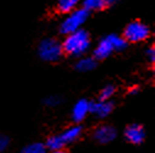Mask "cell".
<instances>
[{
	"mask_svg": "<svg viewBox=\"0 0 155 153\" xmlns=\"http://www.w3.org/2000/svg\"><path fill=\"white\" fill-rule=\"evenodd\" d=\"M82 4V0H58L56 3V10L60 14L67 15L72 12L73 10L78 9V6Z\"/></svg>",
	"mask_w": 155,
	"mask_h": 153,
	"instance_id": "7c38bea8",
	"label": "cell"
},
{
	"mask_svg": "<svg viewBox=\"0 0 155 153\" xmlns=\"http://www.w3.org/2000/svg\"><path fill=\"white\" fill-rule=\"evenodd\" d=\"M130 93H131V94H138V93H139V88L134 86V87H132V88L130 90Z\"/></svg>",
	"mask_w": 155,
	"mask_h": 153,
	"instance_id": "ffe728a7",
	"label": "cell"
},
{
	"mask_svg": "<svg viewBox=\"0 0 155 153\" xmlns=\"http://www.w3.org/2000/svg\"><path fill=\"white\" fill-rule=\"evenodd\" d=\"M114 110V103L112 102H103V100H97V102H91L89 107V114L98 119H105L109 117Z\"/></svg>",
	"mask_w": 155,
	"mask_h": 153,
	"instance_id": "9c48e42d",
	"label": "cell"
},
{
	"mask_svg": "<svg viewBox=\"0 0 155 153\" xmlns=\"http://www.w3.org/2000/svg\"><path fill=\"white\" fill-rule=\"evenodd\" d=\"M51 153H66L64 149H61V151H54V152H51Z\"/></svg>",
	"mask_w": 155,
	"mask_h": 153,
	"instance_id": "44dd1931",
	"label": "cell"
},
{
	"mask_svg": "<svg viewBox=\"0 0 155 153\" xmlns=\"http://www.w3.org/2000/svg\"><path fill=\"white\" fill-rule=\"evenodd\" d=\"M81 135H82V126L73 125V126L67 127L66 130H64L62 132H60L58 135L50 136L44 144H45L47 149H49L50 152L61 151L67 144L76 142L81 137Z\"/></svg>",
	"mask_w": 155,
	"mask_h": 153,
	"instance_id": "7a4b0ae2",
	"label": "cell"
},
{
	"mask_svg": "<svg viewBox=\"0 0 155 153\" xmlns=\"http://www.w3.org/2000/svg\"><path fill=\"white\" fill-rule=\"evenodd\" d=\"M64 54L61 42L56 38H44L38 44V55L47 63H55Z\"/></svg>",
	"mask_w": 155,
	"mask_h": 153,
	"instance_id": "277c9868",
	"label": "cell"
},
{
	"mask_svg": "<svg viewBox=\"0 0 155 153\" xmlns=\"http://www.w3.org/2000/svg\"><path fill=\"white\" fill-rule=\"evenodd\" d=\"M97 67V60L93 56H81L76 63V70L81 72H89Z\"/></svg>",
	"mask_w": 155,
	"mask_h": 153,
	"instance_id": "4fadbf2b",
	"label": "cell"
},
{
	"mask_svg": "<svg viewBox=\"0 0 155 153\" xmlns=\"http://www.w3.org/2000/svg\"><path fill=\"white\" fill-rule=\"evenodd\" d=\"M145 54H147V58L149 59V61H151V63L155 61V48L154 47H149L147 49Z\"/></svg>",
	"mask_w": 155,
	"mask_h": 153,
	"instance_id": "d6986e66",
	"label": "cell"
},
{
	"mask_svg": "<svg viewBox=\"0 0 155 153\" xmlns=\"http://www.w3.org/2000/svg\"><path fill=\"white\" fill-rule=\"evenodd\" d=\"M20 153H48V149L42 142H33L25 146Z\"/></svg>",
	"mask_w": 155,
	"mask_h": 153,
	"instance_id": "9a60e30c",
	"label": "cell"
},
{
	"mask_svg": "<svg viewBox=\"0 0 155 153\" xmlns=\"http://www.w3.org/2000/svg\"><path fill=\"white\" fill-rule=\"evenodd\" d=\"M9 146H10V138L4 134H0V153L5 152Z\"/></svg>",
	"mask_w": 155,
	"mask_h": 153,
	"instance_id": "ac0fdd59",
	"label": "cell"
},
{
	"mask_svg": "<svg viewBox=\"0 0 155 153\" xmlns=\"http://www.w3.org/2000/svg\"><path fill=\"white\" fill-rule=\"evenodd\" d=\"M125 138L132 144H140L145 140V130L139 124H131L125 129Z\"/></svg>",
	"mask_w": 155,
	"mask_h": 153,
	"instance_id": "ba28073f",
	"label": "cell"
},
{
	"mask_svg": "<svg viewBox=\"0 0 155 153\" xmlns=\"http://www.w3.org/2000/svg\"><path fill=\"white\" fill-rule=\"evenodd\" d=\"M116 136H117V131L111 125H101L97 127L93 134L94 140L100 144H107L112 142L116 138Z\"/></svg>",
	"mask_w": 155,
	"mask_h": 153,
	"instance_id": "8992f818",
	"label": "cell"
},
{
	"mask_svg": "<svg viewBox=\"0 0 155 153\" xmlns=\"http://www.w3.org/2000/svg\"><path fill=\"white\" fill-rule=\"evenodd\" d=\"M114 53V49H112V46L111 43L109 42V39L105 37L103 39L99 41V43L97 44V47L94 48V52H93V58L98 61V60H105L107 59L111 54Z\"/></svg>",
	"mask_w": 155,
	"mask_h": 153,
	"instance_id": "30bf717a",
	"label": "cell"
},
{
	"mask_svg": "<svg viewBox=\"0 0 155 153\" xmlns=\"http://www.w3.org/2000/svg\"><path fill=\"white\" fill-rule=\"evenodd\" d=\"M61 46L64 53L70 56H84L91 48V36L86 29L81 28L71 34L65 36L64 41L61 42Z\"/></svg>",
	"mask_w": 155,
	"mask_h": 153,
	"instance_id": "6da1fadb",
	"label": "cell"
},
{
	"mask_svg": "<svg viewBox=\"0 0 155 153\" xmlns=\"http://www.w3.org/2000/svg\"><path fill=\"white\" fill-rule=\"evenodd\" d=\"M88 19H89V12L83 8H78L65 16V19L60 23L59 31L64 36L71 34L81 29V27L87 22Z\"/></svg>",
	"mask_w": 155,
	"mask_h": 153,
	"instance_id": "3957f363",
	"label": "cell"
},
{
	"mask_svg": "<svg viewBox=\"0 0 155 153\" xmlns=\"http://www.w3.org/2000/svg\"><path fill=\"white\" fill-rule=\"evenodd\" d=\"M117 0H82V8L88 12L91 11H103L116 4Z\"/></svg>",
	"mask_w": 155,
	"mask_h": 153,
	"instance_id": "8fae6325",
	"label": "cell"
},
{
	"mask_svg": "<svg viewBox=\"0 0 155 153\" xmlns=\"http://www.w3.org/2000/svg\"><path fill=\"white\" fill-rule=\"evenodd\" d=\"M115 92H116V88L114 85H106L105 87H103V90L99 93V100L109 102L115 96Z\"/></svg>",
	"mask_w": 155,
	"mask_h": 153,
	"instance_id": "2e32d148",
	"label": "cell"
},
{
	"mask_svg": "<svg viewBox=\"0 0 155 153\" xmlns=\"http://www.w3.org/2000/svg\"><path fill=\"white\" fill-rule=\"evenodd\" d=\"M122 37L127 43H140L150 37V28L140 21H132L125 27Z\"/></svg>",
	"mask_w": 155,
	"mask_h": 153,
	"instance_id": "5b68a950",
	"label": "cell"
},
{
	"mask_svg": "<svg viewBox=\"0 0 155 153\" xmlns=\"http://www.w3.org/2000/svg\"><path fill=\"white\" fill-rule=\"evenodd\" d=\"M61 98L59 97V96H49V97H47L45 99H44V104L47 105V107H58L59 104H61Z\"/></svg>",
	"mask_w": 155,
	"mask_h": 153,
	"instance_id": "e0dca14e",
	"label": "cell"
},
{
	"mask_svg": "<svg viewBox=\"0 0 155 153\" xmlns=\"http://www.w3.org/2000/svg\"><path fill=\"white\" fill-rule=\"evenodd\" d=\"M109 42L111 43L112 46V49L114 52H122L127 48V42L125 41V38L122 36H119V34H109L107 37Z\"/></svg>",
	"mask_w": 155,
	"mask_h": 153,
	"instance_id": "5bb4252c",
	"label": "cell"
},
{
	"mask_svg": "<svg viewBox=\"0 0 155 153\" xmlns=\"http://www.w3.org/2000/svg\"><path fill=\"white\" fill-rule=\"evenodd\" d=\"M89 107L91 102L88 99H80L77 100L71 110V118L76 124L82 123L89 115Z\"/></svg>",
	"mask_w": 155,
	"mask_h": 153,
	"instance_id": "52a82bcc",
	"label": "cell"
}]
</instances>
